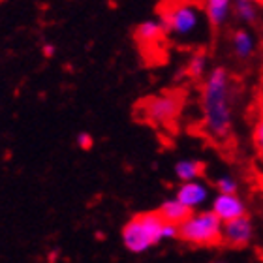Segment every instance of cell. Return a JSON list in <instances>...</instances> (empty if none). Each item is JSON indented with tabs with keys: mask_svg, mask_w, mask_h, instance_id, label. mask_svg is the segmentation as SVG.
I'll return each mask as SVG.
<instances>
[{
	"mask_svg": "<svg viewBox=\"0 0 263 263\" xmlns=\"http://www.w3.org/2000/svg\"><path fill=\"white\" fill-rule=\"evenodd\" d=\"M233 79L224 66H214L203 76L199 109L201 128L213 141L224 143L230 139L233 128Z\"/></svg>",
	"mask_w": 263,
	"mask_h": 263,
	"instance_id": "cell-1",
	"label": "cell"
},
{
	"mask_svg": "<svg viewBox=\"0 0 263 263\" xmlns=\"http://www.w3.org/2000/svg\"><path fill=\"white\" fill-rule=\"evenodd\" d=\"M165 34L177 40L196 38L203 27V10L192 0H171L165 2L160 13Z\"/></svg>",
	"mask_w": 263,
	"mask_h": 263,
	"instance_id": "cell-2",
	"label": "cell"
},
{
	"mask_svg": "<svg viewBox=\"0 0 263 263\" xmlns=\"http://www.w3.org/2000/svg\"><path fill=\"white\" fill-rule=\"evenodd\" d=\"M164 220L156 213H141L130 218L122 228V245L128 252L143 254L162 242Z\"/></svg>",
	"mask_w": 263,
	"mask_h": 263,
	"instance_id": "cell-3",
	"label": "cell"
},
{
	"mask_svg": "<svg viewBox=\"0 0 263 263\" xmlns=\"http://www.w3.org/2000/svg\"><path fill=\"white\" fill-rule=\"evenodd\" d=\"M179 239L190 247H214L222 241V220L213 211H192L179 224Z\"/></svg>",
	"mask_w": 263,
	"mask_h": 263,
	"instance_id": "cell-4",
	"label": "cell"
},
{
	"mask_svg": "<svg viewBox=\"0 0 263 263\" xmlns=\"http://www.w3.org/2000/svg\"><path fill=\"white\" fill-rule=\"evenodd\" d=\"M182 109V96L179 92H165L154 98H148L145 102V119L153 124L164 126L170 124L179 117Z\"/></svg>",
	"mask_w": 263,
	"mask_h": 263,
	"instance_id": "cell-5",
	"label": "cell"
},
{
	"mask_svg": "<svg viewBox=\"0 0 263 263\" xmlns=\"http://www.w3.org/2000/svg\"><path fill=\"white\" fill-rule=\"evenodd\" d=\"M254 237V224L247 214L222 222V242L231 248H245Z\"/></svg>",
	"mask_w": 263,
	"mask_h": 263,
	"instance_id": "cell-6",
	"label": "cell"
},
{
	"mask_svg": "<svg viewBox=\"0 0 263 263\" xmlns=\"http://www.w3.org/2000/svg\"><path fill=\"white\" fill-rule=\"evenodd\" d=\"M211 211H213L222 222H228V220H233V218H237V216L247 214V205H245L242 197L237 192H233V194L218 192L214 196L213 203H211Z\"/></svg>",
	"mask_w": 263,
	"mask_h": 263,
	"instance_id": "cell-7",
	"label": "cell"
},
{
	"mask_svg": "<svg viewBox=\"0 0 263 263\" xmlns=\"http://www.w3.org/2000/svg\"><path fill=\"white\" fill-rule=\"evenodd\" d=\"M209 196H211L209 186L205 182L199 181V179L181 182V186L177 188V194H175L177 199L181 203H184L190 211H196V209L201 207L203 203H207Z\"/></svg>",
	"mask_w": 263,
	"mask_h": 263,
	"instance_id": "cell-8",
	"label": "cell"
},
{
	"mask_svg": "<svg viewBox=\"0 0 263 263\" xmlns=\"http://www.w3.org/2000/svg\"><path fill=\"white\" fill-rule=\"evenodd\" d=\"M203 2V15L205 21L213 28L224 27L228 19L231 17L233 0H201Z\"/></svg>",
	"mask_w": 263,
	"mask_h": 263,
	"instance_id": "cell-9",
	"label": "cell"
},
{
	"mask_svg": "<svg viewBox=\"0 0 263 263\" xmlns=\"http://www.w3.org/2000/svg\"><path fill=\"white\" fill-rule=\"evenodd\" d=\"M231 53L239 59V61H248L250 57L256 53V38L252 32H248L247 28H239L231 34L230 38Z\"/></svg>",
	"mask_w": 263,
	"mask_h": 263,
	"instance_id": "cell-10",
	"label": "cell"
},
{
	"mask_svg": "<svg viewBox=\"0 0 263 263\" xmlns=\"http://www.w3.org/2000/svg\"><path fill=\"white\" fill-rule=\"evenodd\" d=\"M164 25L160 19H148L136 28V40L143 47H151V45L158 44L160 40L164 38Z\"/></svg>",
	"mask_w": 263,
	"mask_h": 263,
	"instance_id": "cell-11",
	"label": "cell"
},
{
	"mask_svg": "<svg viewBox=\"0 0 263 263\" xmlns=\"http://www.w3.org/2000/svg\"><path fill=\"white\" fill-rule=\"evenodd\" d=\"M190 213H192V211H190L184 203L179 201L177 197L165 199V201L162 203V205H160V209H158L160 218L164 220V222H170V224H177V226L181 224V222H184Z\"/></svg>",
	"mask_w": 263,
	"mask_h": 263,
	"instance_id": "cell-12",
	"label": "cell"
},
{
	"mask_svg": "<svg viewBox=\"0 0 263 263\" xmlns=\"http://www.w3.org/2000/svg\"><path fill=\"white\" fill-rule=\"evenodd\" d=\"M231 15H235L237 21L245 23V25H252L259 17V4L252 0H233Z\"/></svg>",
	"mask_w": 263,
	"mask_h": 263,
	"instance_id": "cell-13",
	"label": "cell"
},
{
	"mask_svg": "<svg viewBox=\"0 0 263 263\" xmlns=\"http://www.w3.org/2000/svg\"><path fill=\"white\" fill-rule=\"evenodd\" d=\"M203 171H205V165L201 162H197V160L184 158L179 160L175 164V177L181 182L196 181V179H199L203 175Z\"/></svg>",
	"mask_w": 263,
	"mask_h": 263,
	"instance_id": "cell-14",
	"label": "cell"
},
{
	"mask_svg": "<svg viewBox=\"0 0 263 263\" xmlns=\"http://www.w3.org/2000/svg\"><path fill=\"white\" fill-rule=\"evenodd\" d=\"M207 73V55L203 51L194 53L186 62V76L192 79H203V76Z\"/></svg>",
	"mask_w": 263,
	"mask_h": 263,
	"instance_id": "cell-15",
	"label": "cell"
},
{
	"mask_svg": "<svg viewBox=\"0 0 263 263\" xmlns=\"http://www.w3.org/2000/svg\"><path fill=\"white\" fill-rule=\"evenodd\" d=\"M214 188H216V192H224V194H233V192H239V181H237L233 175H224L216 177V181H214Z\"/></svg>",
	"mask_w": 263,
	"mask_h": 263,
	"instance_id": "cell-16",
	"label": "cell"
},
{
	"mask_svg": "<svg viewBox=\"0 0 263 263\" xmlns=\"http://www.w3.org/2000/svg\"><path fill=\"white\" fill-rule=\"evenodd\" d=\"M252 141H254V147H256V151H258V153L263 156V111L259 113V117L256 119V124H254Z\"/></svg>",
	"mask_w": 263,
	"mask_h": 263,
	"instance_id": "cell-17",
	"label": "cell"
},
{
	"mask_svg": "<svg viewBox=\"0 0 263 263\" xmlns=\"http://www.w3.org/2000/svg\"><path fill=\"white\" fill-rule=\"evenodd\" d=\"M76 143H77V147L81 148V151H88V148H92L94 139H92V136H90L88 132H79V134H77Z\"/></svg>",
	"mask_w": 263,
	"mask_h": 263,
	"instance_id": "cell-18",
	"label": "cell"
},
{
	"mask_svg": "<svg viewBox=\"0 0 263 263\" xmlns=\"http://www.w3.org/2000/svg\"><path fill=\"white\" fill-rule=\"evenodd\" d=\"M44 55H45V57H53V55H55V47L47 44V45L44 47Z\"/></svg>",
	"mask_w": 263,
	"mask_h": 263,
	"instance_id": "cell-19",
	"label": "cell"
},
{
	"mask_svg": "<svg viewBox=\"0 0 263 263\" xmlns=\"http://www.w3.org/2000/svg\"><path fill=\"white\" fill-rule=\"evenodd\" d=\"M252 2H258V4H261V2H263V0H252Z\"/></svg>",
	"mask_w": 263,
	"mask_h": 263,
	"instance_id": "cell-20",
	"label": "cell"
}]
</instances>
